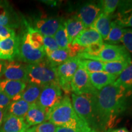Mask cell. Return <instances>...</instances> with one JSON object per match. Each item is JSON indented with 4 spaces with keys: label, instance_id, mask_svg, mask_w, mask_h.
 <instances>
[{
    "label": "cell",
    "instance_id": "1",
    "mask_svg": "<svg viewBox=\"0 0 132 132\" xmlns=\"http://www.w3.org/2000/svg\"><path fill=\"white\" fill-rule=\"evenodd\" d=\"M128 94L122 87L113 84L104 87L95 95V104L99 128L113 127L119 116L127 108Z\"/></svg>",
    "mask_w": 132,
    "mask_h": 132
},
{
    "label": "cell",
    "instance_id": "2",
    "mask_svg": "<svg viewBox=\"0 0 132 132\" xmlns=\"http://www.w3.org/2000/svg\"><path fill=\"white\" fill-rule=\"evenodd\" d=\"M47 120L57 127L75 128L85 132L92 130L75 113L69 95L64 96L61 101L47 113Z\"/></svg>",
    "mask_w": 132,
    "mask_h": 132
},
{
    "label": "cell",
    "instance_id": "3",
    "mask_svg": "<svg viewBox=\"0 0 132 132\" xmlns=\"http://www.w3.org/2000/svg\"><path fill=\"white\" fill-rule=\"evenodd\" d=\"M27 82L41 86L58 82L56 67L47 59L35 64H26Z\"/></svg>",
    "mask_w": 132,
    "mask_h": 132
},
{
    "label": "cell",
    "instance_id": "4",
    "mask_svg": "<svg viewBox=\"0 0 132 132\" xmlns=\"http://www.w3.org/2000/svg\"><path fill=\"white\" fill-rule=\"evenodd\" d=\"M71 101L78 117L86 122L92 130L99 131L100 128L95 109V95L72 94Z\"/></svg>",
    "mask_w": 132,
    "mask_h": 132
},
{
    "label": "cell",
    "instance_id": "5",
    "mask_svg": "<svg viewBox=\"0 0 132 132\" xmlns=\"http://www.w3.org/2000/svg\"><path fill=\"white\" fill-rule=\"evenodd\" d=\"M77 56L81 59L98 61L103 63L115 61H129L132 62L130 53L123 45H111L104 43L102 51L97 55L90 56L84 52L79 53Z\"/></svg>",
    "mask_w": 132,
    "mask_h": 132
},
{
    "label": "cell",
    "instance_id": "6",
    "mask_svg": "<svg viewBox=\"0 0 132 132\" xmlns=\"http://www.w3.org/2000/svg\"><path fill=\"white\" fill-rule=\"evenodd\" d=\"M79 57L78 56L71 57L56 67V73L58 83L65 92V95L70 94L71 90V81L78 68Z\"/></svg>",
    "mask_w": 132,
    "mask_h": 132
},
{
    "label": "cell",
    "instance_id": "7",
    "mask_svg": "<svg viewBox=\"0 0 132 132\" xmlns=\"http://www.w3.org/2000/svg\"><path fill=\"white\" fill-rule=\"evenodd\" d=\"M19 59L28 64H35L44 60L45 53L44 49H37L33 47L29 42L28 32L26 31L20 37L19 49Z\"/></svg>",
    "mask_w": 132,
    "mask_h": 132
},
{
    "label": "cell",
    "instance_id": "8",
    "mask_svg": "<svg viewBox=\"0 0 132 132\" xmlns=\"http://www.w3.org/2000/svg\"><path fill=\"white\" fill-rule=\"evenodd\" d=\"M62 98L61 88L58 82H55L43 87L36 103L47 114L54 106L61 101Z\"/></svg>",
    "mask_w": 132,
    "mask_h": 132
},
{
    "label": "cell",
    "instance_id": "9",
    "mask_svg": "<svg viewBox=\"0 0 132 132\" xmlns=\"http://www.w3.org/2000/svg\"><path fill=\"white\" fill-rule=\"evenodd\" d=\"M71 90L76 95H95L98 92L92 85L88 73L79 65L71 81Z\"/></svg>",
    "mask_w": 132,
    "mask_h": 132
},
{
    "label": "cell",
    "instance_id": "10",
    "mask_svg": "<svg viewBox=\"0 0 132 132\" xmlns=\"http://www.w3.org/2000/svg\"><path fill=\"white\" fill-rule=\"evenodd\" d=\"M101 12L102 9L99 3H86L79 9L77 16L82 22L85 29H88Z\"/></svg>",
    "mask_w": 132,
    "mask_h": 132
},
{
    "label": "cell",
    "instance_id": "11",
    "mask_svg": "<svg viewBox=\"0 0 132 132\" xmlns=\"http://www.w3.org/2000/svg\"><path fill=\"white\" fill-rule=\"evenodd\" d=\"M63 21L59 18L44 17L34 21L33 28L39 31L43 36L53 37Z\"/></svg>",
    "mask_w": 132,
    "mask_h": 132
},
{
    "label": "cell",
    "instance_id": "12",
    "mask_svg": "<svg viewBox=\"0 0 132 132\" xmlns=\"http://www.w3.org/2000/svg\"><path fill=\"white\" fill-rule=\"evenodd\" d=\"M3 76L6 80L27 82L26 65L15 61L6 62Z\"/></svg>",
    "mask_w": 132,
    "mask_h": 132
},
{
    "label": "cell",
    "instance_id": "13",
    "mask_svg": "<svg viewBox=\"0 0 132 132\" xmlns=\"http://www.w3.org/2000/svg\"><path fill=\"white\" fill-rule=\"evenodd\" d=\"M27 85V82L2 79L0 80V90L12 101L20 100L21 95Z\"/></svg>",
    "mask_w": 132,
    "mask_h": 132
},
{
    "label": "cell",
    "instance_id": "14",
    "mask_svg": "<svg viewBox=\"0 0 132 132\" xmlns=\"http://www.w3.org/2000/svg\"><path fill=\"white\" fill-rule=\"evenodd\" d=\"M19 45L20 37L16 36L0 40V59L14 61L19 56Z\"/></svg>",
    "mask_w": 132,
    "mask_h": 132
},
{
    "label": "cell",
    "instance_id": "15",
    "mask_svg": "<svg viewBox=\"0 0 132 132\" xmlns=\"http://www.w3.org/2000/svg\"><path fill=\"white\" fill-rule=\"evenodd\" d=\"M0 25L13 29L20 25L19 18L7 1H0Z\"/></svg>",
    "mask_w": 132,
    "mask_h": 132
},
{
    "label": "cell",
    "instance_id": "16",
    "mask_svg": "<svg viewBox=\"0 0 132 132\" xmlns=\"http://www.w3.org/2000/svg\"><path fill=\"white\" fill-rule=\"evenodd\" d=\"M114 21L122 28H132V1H119Z\"/></svg>",
    "mask_w": 132,
    "mask_h": 132
},
{
    "label": "cell",
    "instance_id": "17",
    "mask_svg": "<svg viewBox=\"0 0 132 132\" xmlns=\"http://www.w3.org/2000/svg\"><path fill=\"white\" fill-rule=\"evenodd\" d=\"M29 128L24 118L4 116L0 132H26Z\"/></svg>",
    "mask_w": 132,
    "mask_h": 132
},
{
    "label": "cell",
    "instance_id": "18",
    "mask_svg": "<svg viewBox=\"0 0 132 132\" xmlns=\"http://www.w3.org/2000/svg\"><path fill=\"white\" fill-rule=\"evenodd\" d=\"M24 119L29 127L35 126L47 120V114L37 103H35L31 104Z\"/></svg>",
    "mask_w": 132,
    "mask_h": 132
},
{
    "label": "cell",
    "instance_id": "19",
    "mask_svg": "<svg viewBox=\"0 0 132 132\" xmlns=\"http://www.w3.org/2000/svg\"><path fill=\"white\" fill-rule=\"evenodd\" d=\"M102 36L92 28L85 29L74 39L72 44H78L82 47H87L95 42H103Z\"/></svg>",
    "mask_w": 132,
    "mask_h": 132
},
{
    "label": "cell",
    "instance_id": "20",
    "mask_svg": "<svg viewBox=\"0 0 132 132\" xmlns=\"http://www.w3.org/2000/svg\"><path fill=\"white\" fill-rule=\"evenodd\" d=\"M88 74L92 85L97 90H101L104 87L113 84L118 78V76L107 73L103 71Z\"/></svg>",
    "mask_w": 132,
    "mask_h": 132
},
{
    "label": "cell",
    "instance_id": "21",
    "mask_svg": "<svg viewBox=\"0 0 132 132\" xmlns=\"http://www.w3.org/2000/svg\"><path fill=\"white\" fill-rule=\"evenodd\" d=\"M63 24L67 32L69 44H72L74 39L85 29L83 24L77 16H73L64 21Z\"/></svg>",
    "mask_w": 132,
    "mask_h": 132
},
{
    "label": "cell",
    "instance_id": "22",
    "mask_svg": "<svg viewBox=\"0 0 132 132\" xmlns=\"http://www.w3.org/2000/svg\"><path fill=\"white\" fill-rule=\"evenodd\" d=\"M31 104L22 99L11 101L9 105L5 108L4 116H14L24 118Z\"/></svg>",
    "mask_w": 132,
    "mask_h": 132
},
{
    "label": "cell",
    "instance_id": "23",
    "mask_svg": "<svg viewBox=\"0 0 132 132\" xmlns=\"http://www.w3.org/2000/svg\"><path fill=\"white\" fill-rule=\"evenodd\" d=\"M111 16L101 12L97 18L90 28L94 29L102 36L105 40L108 36L111 28Z\"/></svg>",
    "mask_w": 132,
    "mask_h": 132
},
{
    "label": "cell",
    "instance_id": "24",
    "mask_svg": "<svg viewBox=\"0 0 132 132\" xmlns=\"http://www.w3.org/2000/svg\"><path fill=\"white\" fill-rule=\"evenodd\" d=\"M44 50L47 60L55 67H57L71 58L70 53L67 48H58L54 50H50L44 48Z\"/></svg>",
    "mask_w": 132,
    "mask_h": 132
},
{
    "label": "cell",
    "instance_id": "25",
    "mask_svg": "<svg viewBox=\"0 0 132 132\" xmlns=\"http://www.w3.org/2000/svg\"><path fill=\"white\" fill-rule=\"evenodd\" d=\"M113 84L116 86L122 87L128 94L132 93V64L120 73Z\"/></svg>",
    "mask_w": 132,
    "mask_h": 132
},
{
    "label": "cell",
    "instance_id": "26",
    "mask_svg": "<svg viewBox=\"0 0 132 132\" xmlns=\"http://www.w3.org/2000/svg\"><path fill=\"white\" fill-rule=\"evenodd\" d=\"M43 87H44L41 86L28 83L21 94L20 99H22L31 105L36 103L40 96Z\"/></svg>",
    "mask_w": 132,
    "mask_h": 132
},
{
    "label": "cell",
    "instance_id": "27",
    "mask_svg": "<svg viewBox=\"0 0 132 132\" xmlns=\"http://www.w3.org/2000/svg\"><path fill=\"white\" fill-rule=\"evenodd\" d=\"M132 64V62L126 61L105 62L103 64V72L115 76H119L120 73Z\"/></svg>",
    "mask_w": 132,
    "mask_h": 132
},
{
    "label": "cell",
    "instance_id": "28",
    "mask_svg": "<svg viewBox=\"0 0 132 132\" xmlns=\"http://www.w3.org/2000/svg\"><path fill=\"white\" fill-rule=\"evenodd\" d=\"M123 29L118 24L114 21H111V28L105 41L111 45H116L121 42L123 34Z\"/></svg>",
    "mask_w": 132,
    "mask_h": 132
},
{
    "label": "cell",
    "instance_id": "29",
    "mask_svg": "<svg viewBox=\"0 0 132 132\" xmlns=\"http://www.w3.org/2000/svg\"><path fill=\"white\" fill-rule=\"evenodd\" d=\"M103 62L98 61L81 58L79 59V67L85 69L87 73L103 72Z\"/></svg>",
    "mask_w": 132,
    "mask_h": 132
},
{
    "label": "cell",
    "instance_id": "30",
    "mask_svg": "<svg viewBox=\"0 0 132 132\" xmlns=\"http://www.w3.org/2000/svg\"><path fill=\"white\" fill-rule=\"evenodd\" d=\"M27 31L28 32L29 42L33 47L37 49H44V36L39 31L26 24Z\"/></svg>",
    "mask_w": 132,
    "mask_h": 132
},
{
    "label": "cell",
    "instance_id": "31",
    "mask_svg": "<svg viewBox=\"0 0 132 132\" xmlns=\"http://www.w3.org/2000/svg\"><path fill=\"white\" fill-rule=\"evenodd\" d=\"M53 37L57 45H58L59 48H67L70 44H69L68 36H67V32H66L65 26H64L63 23L59 26L58 29L56 32Z\"/></svg>",
    "mask_w": 132,
    "mask_h": 132
},
{
    "label": "cell",
    "instance_id": "32",
    "mask_svg": "<svg viewBox=\"0 0 132 132\" xmlns=\"http://www.w3.org/2000/svg\"><path fill=\"white\" fill-rule=\"evenodd\" d=\"M119 1L118 0H104L100 1V4L101 7L102 12L108 16H111L112 14L114 12L118 7Z\"/></svg>",
    "mask_w": 132,
    "mask_h": 132
},
{
    "label": "cell",
    "instance_id": "33",
    "mask_svg": "<svg viewBox=\"0 0 132 132\" xmlns=\"http://www.w3.org/2000/svg\"><path fill=\"white\" fill-rule=\"evenodd\" d=\"M56 127L55 125L50 122H44L40 124L29 128L26 132H56Z\"/></svg>",
    "mask_w": 132,
    "mask_h": 132
},
{
    "label": "cell",
    "instance_id": "34",
    "mask_svg": "<svg viewBox=\"0 0 132 132\" xmlns=\"http://www.w3.org/2000/svg\"><path fill=\"white\" fill-rule=\"evenodd\" d=\"M121 42L123 43L127 50L132 54V29L125 28L123 29V34Z\"/></svg>",
    "mask_w": 132,
    "mask_h": 132
},
{
    "label": "cell",
    "instance_id": "35",
    "mask_svg": "<svg viewBox=\"0 0 132 132\" xmlns=\"http://www.w3.org/2000/svg\"><path fill=\"white\" fill-rule=\"evenodd\" d=\"M104 45L103 42H95L92 44L86 47L82 52L85 53L89 55H97L102 51Z\"/></svg>",
    "mask_w": 132,
    "mask_h": 132
},
{
    "label": "cell",
    "instance_id": "36",
    "mask_svg": "<svg viewBox=\"0 0 132 132\" xmlns=\"http://www.w3.org/2000/svg\"><path fill=\"white\" fill-rule=\"evenodd\" d=\"M44 46L45 48L54 50L59 48L54 37L52 36H44Z\"/></svg>",
    "mask_w": 132,
    "mask_h": 132
},
{
    "label": "cell",
    "instance_id": "37",
    "mask_svg": "<svg viewBox=\"0 0 132 132\" xmlns=\"http://www.w3.org/2000/svg\"><path fill=\"white\" fill-rule=\"evenodd\" d=\"M15 36H16V34L14 29L7 26L0 25V40Z\"/></svg>",
    "mask_w": 132,
    "mask_h": 132
},
{
    "label": "cell",
    "instance_id": "38",
    "mask_svg": "<svg viewBox=\"0 0 132 132\" xmlns=\"http://www.w3.org/2000/svg\"><path fill=\"white\" fill-rule=\"evenodd\" d=\"M12 100L6 94L0 90V107L6 108Z\"/></svg>",
    "mask_w": 132,
    "mask_h": 132
},
{
    "label": "cell",
    "instance_id": "39",
    "mask_svg": "<svg viewBox=\"0 0 132 132\" xmlns=\"http://www.w3.org/2000/svg\"><path fill=\"white\" fill-rule=\"evenodd\" d=\"M56 132H85L81 130L75 129V128L64 127H57Z\"/></svg>",
    "mask_w": 132,
    "mask_h": 132
},
{
    "label": "cell",
    "instance_id": "40",
    "mask_svg": "<svg viewBox=\"0 0 132 132\" xmlns=\"http://www.w3.org/2000/svg\"><path fill=\"white\" fill-rule=\"evenodd\" d=\"M6 62L0 59V78L2 77L3 73H4V71L6 67Z\"/></svg>",
    "mask_w": 132,
    "mask_h": 132
},
{
    "label": "cell",
    "instance_id": "41",
    "mask_svg": "<svg viewBox=\"0 0 132 132\" xmlns=\"http://www.w3.org/2000/svg\"><path fill=\"white\" fill-rule=\"evenodd\" d=\"M4 113L5 108L0 107V128H1V127L2 125L3 120H4Z\"/></svg>",
    "mask_w": 132,
    "mask_h": 132
},
{
    "label": "cell",
    "instance_id": "42",
    "mask_svg": "<svg viewBox=\"0 0 132 132\" xmlns=\"http://www.w3.org/2000/svg\"><path fill=\"white\" fill-rule=\"evenodd\" d=\"M108 132H129V131H128V130L126 128L122 127V128H118V129L109 130V131H108Z\"/></svg>",
    "mask_w": 132,
    "mask_h": 132
},
{
    "label": "cell",
    "instance_id": "43",
    "mask_svg": "<svg viewBox=\"0 0 132 132\" xmlns=\"http://www.w3.org/2000/svg\"><path fill=\"white\" fill-rule=\"evenodd\" d=\"M90 132H102V131H98V130H92Z\"/></svg>",
    "mask_w": 132,
    "mask_h": 132
},
{
    "label": "cell",
    "instance_id": "44",
    "mask_svg": "<svg viewBox=\"0 0 132 132\" xmlns=\"http://www.w3.org/2000/svg\"><path fill=\"white\" fill-rule=\"evenodd\" d=\"M1 50H0V55H1Z\"/></svg>",
    "mask_w": 132,
    "mask_h": 132
}]
</instances>
